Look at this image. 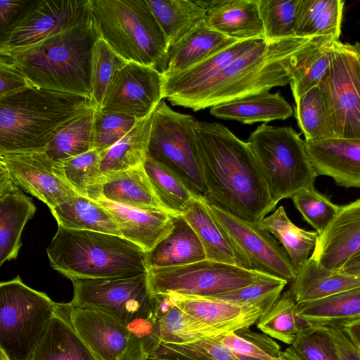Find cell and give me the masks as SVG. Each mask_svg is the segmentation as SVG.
Returning <instances> with one entry per match:
<instances>
[{
	"label": "cell",
	"mask_w": 360,
	"mask_h": 360,
	"mask_svg": "<svg viewBox=\"0 0 360 360\" xmlns=\"http://www.w3.org/2000/svg\"><path fill=\"white\" fill-rule=\"evenodd\" d=\"M195 133L207 190L205 199L259 226L276 205L248 142L217 122L197 120Z\"/></svg>",
	"instance_id": "cell-1"
},
{
	"label": "cell",
	"mask_w": 360,
	"mask_h": 360,
	"mask_svg": "<svg viewBox=\"0 0 360 360\" xmlns=\"http://www.w3.org/2000/svg\"><path fill=\"white\" fill-rule=\"evenodd\" d=\"M334 40L328 37L297 36L265 39L198 87L168 101L172 105L198 111L285 86L300 60Z\"/></svg>",
	"instance_id": "cell-2"
},
{
	"label": "cell",
	"mask_w": 360,
	"mask_h": 360,
	"mask_svg": "<svg viewBox=\"0 0 360 360\" xmlns=\"http://www.w3.org/2000/svg\"><path fill=\"white\" fill-rule=\"evenodd\" d=\"M93 107L90 97L32 85L0 98V154L44 151Z\"/></svg>",
	"instance_id": "cell-3"
},
{
	"label": "cell",
	"mask_w": 360,
	"mask_h": 360,
	"mask_svg": "<svg viewBox=\"0 0 360 360\" xmlns=\"http://www.w3.org/2000/svg\"><path fill=\"white\" fill-rule=\"evenodd\" d=\"M98 37L90 13L62 32L0 57L13 63L32 85L91 98L92 50Z\"/></svg>",
	"instance_id": "cell-4"
},
{
	"label": "cell",
	"mask_w": 360,
	"mask_h": 360,
	"mask_svg": "<svg viewBox=\"0 0 360 360\" xmlns=\"http://www.w3.org/2000/svg\"><path fill=\"white\" fill-rule=\"evenodd\" d=\"M46 253L51 267L70 280L128 277L149 271L148 252L114 234L58 226Z\"/></svg>",
	"instance_id": "cell-5"
},
{
	"label": "cell",
	"mask_w": 360,
	"mask_h": 360,
	"mask_svg": "<svg viewBox=\"0 0 360 360\" xmlns=\"http://www.w3.org/2000/svg\"><path fill=\"white\" fill-rule=\"evenodd\" d=\"M89 5L99 37L117 54L166 72L169 46L146 0H89Z\"/></svg>",
	"instance_id": "cell-6"
},
{
	"label": "cell",
	"mask_w": 360,
	"mask_h": 360,
	"mask_svg": "<svg viewBox=\"0 0 360 360\" xmlns=\"http://www.w3.org/2000/svg\"><path fill=\"white\" fill-rule=\"evenodd\" d=\"M247 142L275 205L314 186L318 176L304 140L291 127L264 123L250 134Z\"/></svg>",
	"instance_id": "cell-7"
},
{
	"label": "cell",
	"mask_w": 360,
	"mask_h": 360,
	"mask_svg": "<svg viewBox=\"0 0 360 360\" xmlns=\"http://www.w3.org/2000/svg\"><path fill=\"white\" fill-rule=\"evenodd\" d=\"M58 303L19 276L0 284V351L7 360H30Z\"/></svg>",
	"instance_id": "cell-8"
},
{
	"label": "cell",
	"mask_w": 360,
	"mask_h": 360,
	"mask_svg": "<svg viewBox=\"0 0 360 360\" xmlns=\"http://www.w3.org/2000/svg\"><path fill=\"white\" fill-rule=\"evenodd\" d=\"M196 122L192 115L173 110L162 100L153 111L147 157L173 172L194 195L205 198Z\"/></svg>",
	"instance_id": "cell-9"
},
{
	"label": "cell",
	"mask_w": 360,
	"mask_h": 360,
	"mask_svg": "<svg viewBox=\"0 0 360 360\" xmlns=\"http://www.w3.org/2000/svg\"><path fill=\"white\" fill-rule=\"evenodd\" d=\"M272 278L276 277L208 259L179 266L154 268L148 271L153 295L176 293L212 297Z\"/></svg>",
	"instance_id": "cell-10"
},
{
	"label": "cell",
	"mask_w": 360,
	"mask_h": 360,
	"mask_svg": "<svg viewBox=\"0 0 360 360\" xmlns=\"http://www.w3.org/2000/svg\"><path fill=\"white\" fill-rule=\"evenodd\" d=\"M74 307L104 312L127 326L136 319L155 315V300L148 273L120 278L70 280Z\"/></svg>",
	"instance_id": "cell-11"
},
{
	"label": "cell",
	"mask_w": 360,
	"mask_h": 360,
	"mask_svg": "<svg viewBox=\"0 0 360 360\" xmlns=\"http://www.w3.org/2000/svg\"><path fill=\"white\" fill-rule=\"evenodd\" d=\"M335 138L360 141V64L353 44L334 41L329 68L319 84Z\"/></svg>",
	"instance_id": "cell-12"
},
{
	"label": "cell",
	"mask_w": 360,
	"mask_h": 360,
	"mask_svg": "<svg viewBox=\"0 0 360 360\" xmlns=\"http://www.w3.org/2000/svg\"><path fill=\"white\" fill-rule=\"evenodd\" d=\"M90 13L89 0L35 1L6 32L0 56L31 47L78 24Z\"/></svg>",
	"instance_id": "cell-13"
},
{
	"label": "cell",
	"mask_w": 360,
	"mask_h": 360,
	"mask_svg": "<svg viewBox=\"0 0 360 360\" xmlns=\"http://www.w3.org/2000/svg\"><path fill=\"white\" fill-rule=\"evenodd\" d=\"M205 205L247 259L251 270L288 283L295 279L297 272L287 252L269 232L232 215L206 199Z\"/></svg>",
	"instance_id": "cell-14"
},
{
	"label": "cell",
	"mask_w": 360,
	"mask_h": 360,
	"mask_svg": "<svg viewBox=\"0 0 360 360\" xmlns=\"http://www.w3.org/2000/svg\"><path fill=\"white\" fill-rule=\"evenodd\" d=\"M0 163L15 185L50 210L79 195L66 179L62 162L51 158L44 150L0 154Z\"/></svg>",
	"instance_id": "cell-15"
},
{
	"label": "cell",
	"mask_w": 360,
	"mask_h": 360,
	"mask_svg": "<svg viewBox=\"0 0 360 360\" xmlns=\"http://www.w3.org/2000/svg\"><path fill=\"white\" fill-rule=\"evenodd\" d=\"M163 81L154 68L129 62L115 74L99 110L142 119L163 99Z\"/></svg>",
	"instance_id": "cell-16"
},
{
	"label": "cell",
	"mask_w": 360,
	"mask_h": 360,
	"mask_svg": "<svg viewBox=\"0 0 360 360\" xmlns=\"http://www.w3.org/2000/svg\"><path fill=\"white\" fill-rule=\"evenodd\" d=\"M63 304L73 328L98 360H121L129 338L124 325L104 312Z\"/></svg>",
	"instance_id": "cell-17"
},
{
	"label": "cell",
	"mask_w": 360,
	"mask_h": 360,
	"mask_svg": "<svg viewBox=\"0 0 360 360\" xmlns=\"http://www.w3.org/2000/svg\"><path fill=\"white\" fill-rule=\"evenodd\" d=\"M360 252V198L340 210L323 233L319 234L311 257L324 268L340 271Z\"/></svg>",
	"instance_id": "cell-18"
},
{
	"label": "cell",
	"mask_w": 360,
	"mask_h": 360,
	"mask_svg": "<svg viewBox=\"0 0 360 360\" xmlns=\"http://www.w3.org/2000/svg\"><path fill=\"white\" fill-rule=\"evenodd\" d=\"M165 295L182 311L222 334L250 328L264 314L259 307L240 305L214 297Z\"/></svg>",
	"instance_id": "cell-19"
},
{
	"label": "cell",
	"mask_w": 360,
	"mask_h": 360,
	"mask_svg": "<svg viewBox=\"0 0 360 360\" xmlns=\"http://www.w3.org/2000/svg\"><path fill=\"white\" fill-rule=\"evenodd\" d=\"M36 210L32 199L15 184L0 163V266L18 257L23 229Z\"/></svg>",
	"instance_id": "cell-20"
},
{
	"label": "cell",
	"mask_w": 360,
	"mask_h": 360,
	"mask_svg": "<svg viewBox=\"0 0 360 360\" xmlns=\"http://www.w3.org/2000/svg\"><path fill=\"white\" fill-rule=\"evenodd\" d=\"M317 176L331 177L345 188H360V141L331 138L305 141Z\"/></svg>",
	"instance_id": "cell-21"
},
{
	"label": "cell",
	"mask_w": 360,
	"mask_h": 360,
	"mask_svg": "<svg viewBox=\"0 0 360 360\" xmlns=\"http://www.w3.org/2000/svg\"><path fill=\"white\" fill-rule=\"evenodd\" d=\"M112 216L121 236L150 252L174 227V214L164 210H147L100 200Z\"/></svg>",
	"instance_id": "cell-22"
},
{
	"label": "cell",
	"mask_w": 360,
	"mask_h": 360,
	"mask_svg": "<svg viewBox=\"0 0 360 360\" xmlns=\"http://www.w3.org/2000/svg\"><path fill=\"white\" fill-rule=\"evenodd\" d=\"M205 22L238 41L265 38L258 0L210 1Z\"/></svg>",
	"instance_id": "cell-23"
},
{
	"label": "cell",
	"mask_w": 360,
	"mask_h": 360,
	"mask_svg": "<svg viewBox=\"0 0 360 360\" xmlns=\"http://www.w3.org/2000/svg\"><path fill=\"white\" fill-rule=\"evenodd\" d=\"M184 217L200 240L206 259L251 270L250 264L236 248L226 231L208 212L205 198L195 197Z\"/></svg>",
	"instance_id": "cell-24"
},
{
	"label": "cell",
	"mask_w": 360,
	"mask_h": 360,
	"mask_svg": "<svg viewBox=\"0 0 360 360\" xmlns=\"http://www.w3.org/2000/svg\"><path fill=\"white\" fill-rule=\"evenodd\" d=\"M265 39L239 41L183 72L163 76V98L169 100L198 87Z\"/></svg>",
	"instance_id": "cell-25"
},
{
	"label": "cell",
	"mask_w": 360,
	"mask_h": 360,
	"mask_svg": "<svg viewBox=\"0 0 360 360\" xmlns=\"http://www.w3.org/2000/svg\"><path fill=\"white\" fill-rule=\"evenodd\" d=\"M30 360H98L73 328L63 303Z\"/></svg>",
	"instance_id": "cell-26"
},
{
	"label": "cell",
	"mask_w": 360,
	"mask_h": 360,
	"mask_svg": "<svg viewBox=\"0 0 360 360\" xmlns=\"http://www.w3.org/2000/svg\"><path fill=\"white\" fill-rule=\"evenodd\" d=\"M206 259L202 245L184 215H176L172 231L148 252L149 269L174 267Z\"/></svg>",
	"instance_id": "cell-27"
},
{
	"label": "cell",
	"mask_w": 360,
	"mask_h": 360,
	"mask_svg": "<svg viewBox=\"0 0 360 360\" xmlns=\"http://www.w3.org/2000/svg\"><path fill=\"white\" fill-rule=\"evenodd\" d=\"M359 286L360 277L327 269L310 257L297 272L288 290L297 303H302Z\"/></svg>",
	"instance_id": "cell-28"
},
{
	"label": "cell",
	"mask_w": 360,
	"mask_h": 360,
	"mask_svg": "<svg viewBox=\"0 0 360 360\" xmlns=\"http://www.w3.org/2000/svg\"><path fill=\"white\" fill-rule=\"evenodd\" d=\"M239 41L201 23L169 49V64L164 77L183 72Z\"/></svg>",
	"instance_id": "cell-29"
},
{
	"label": "cell",
	"mask_w": 360,
	"mask_h": 360,
	"mask_svg": "<svg viewBox=\"0 0 360 360\" xmlns=\"http://www.w3.org/2000/svg\"><path fill=\"white\" fill-rule=\"evenodd\" d=\"M210 112L217 118L252 124L286 120L292 115L293 110L280 93L264 91L214 105Z\"/></svg>",
	"instance_id": "cell-30"
},
{
	"label": "cell",
	"mask_w": 360,
	"mask_h": 360,
	"mask_svg": "<svg viewBox=\"0 0 360 360\" xmlns=\"http://www.w3.org/2000/svg\"><path fill=\"white\" fill-rule=\"evenodd\" d=\"M101 200L142 210L168 212L157 197L143 165L106 175Z\"/></svg>",
	"instance_id": "cell-31"
},
{
	"label": "cell",
	"mask_w": 360,
	"mask_h": 360,
	"mask_svg": "<svg viewBox=\"0 0 360 360\" xmlns=\"http://www.w3.org/2000/svg\"><path fill=\"white\" fill-rule=\"evenodd\" d=\"M169 49L205 22L210 1L146 0Z\"/></svg>",
	"instance_id": "cell-32"
},
{
	"label": "cell",
	"mask_w": 360,
	"mask_h": 360,
	"mask_svg": "<svg viewBox=\"0 0 360 360\" xmlns=\"http://www.w3.org/2000/svg\"><path fill=\"white\" fill-rule=\"evenodd\" d=\"M297 313L312 326L342 328L360 319V286L318 300L297 303Z\"/></svg>",
	"instance_id": "cell-33"
},
{
	"label": "cell",
	"mask_w": 360,
	"mask_h": 360,
	"mask_svg": "<svg viewBox=\"0 0 360 360\" xmlns=\"http://www.w3.org/2000/svg\"><path fill=\"white\" fill-rule=\"evenodd\" d=\"M51 212L58 226L74 230L97 231L121 236L112 214L98 201L77 195Z\"/></svg>",
	"instance_id": "cell-34"
},
{
	"label": "cell",
	"mask_w": 360,
	"mask_h": 360,
	"mask_svg": "<svg viewBox=\"0 0 360 360\" xmlns=\"http://www.w3.org/2000/svg\"><path fill=\"white\" fill-rule=\"evenodd\" d=\"M344 4L342 0H299L295 36L328 37L339 40Z\"/></svg>",
	"instance_id": "cell-35"
},
{
	"label": "cell",
	"mask_w": 360,
	"mask_h": 360,
	"mask_svg": "<svg viewBox=\"0 0 360 360\" xmlns=\"http://www.w3.org/2000/svg\"><path fill=\"white\" fill-rule=\"evenodd\" d=\"M153 112L141 119L109 149L103 151L101 168L105 175L142 165L147 157Z\"/></svg>",
	"instance_id": "cell-36"
},
{
	"label": "cell",
	"mask_w": 360,
	"mask_h": 360,
	"mask_svg": "<svg viewBox=\"0 0 360 360\" xmlns=\"http://www.w3.org/2000/svg\"><path fill=\"white\" fill-rule=\"evenodd\" d=\"M259 226L279 240L296 272L310 257L319 236L316 231H306L295 225L283 206L265 217Z\"/></svg>",
	"instance_id": "cell-37"
},
{
	"label": "cell",
	"mask_w": 360,
	"mask_h": 360,
	"mask_svg": "<svg viewBox=\"0 0 360 360\" xmlns=\"http://www.w3.org/2000/svg\"><path fill=\"white\" fill-rule=\"evenodd\" d=\"M295 101V117L305 141L335 138L328 105L319 86Z\"/></svg>",
	"instance_id": "cell-38"
},
{
	"label": "cell",
	"mask_w": 360,
	"mask_h": 360,
	"mask_svg": "<svg viewBox=\"0 0 360 360\" xmlns=\"http://www.w3.org/2000/svg\"><path fill=\"white\" fill-rule=\"evenodd\" d=\"M96 108H90L61 130L45 149L53 160L63 162L94 149Z\"/></svg>",
	"instance_id": "cell-39"
},
{
	"label": "cell",
	"mask_w": 360,
	"mask_h": 360,
	"mask_svg": "<svg viewBox=\"0 0 360 360\" xmlns=\"http://www.w3.org/2000/svg\"><path fill=\"white\" fill-rule=\"evenodd\" d=\"M310 326L299 316L297 302L289 290L257 322V328L264 334L291 345L300 330Z\"/></svg>",
	"instance_id": "cell-40"
},
{
	"label": "cell",
	"mask_w": 360,
	"mask_h": 360,
	"mask_svg": "<svg viewBox=\"0 0 360 360\" xmlns=\"http://www.w3.org/2000/svg\"><path fill=\"white\" fill-rule=\"evenodd\" d=\"M103 151L92 149L62 162L66 179L76 193L99 200L106 179L101 168Z\"/></svg>",
	"instance_id": "cell-41"
},
{
	"label": "cell",
	"mask_w": 360,
	"mask_h": 360,
	"mask_svg": "<svg viewBox=\"0 0 360 360\" xmlns=\"http://www.w3.org/2000/svg\"><path fill=\"white\" fill-rule=\"evenodd\" d=\"M157 331L160 343L165 344L191 343L222 334L191 316L171 300L165 312L158 318Z\"/></svg>",
	"instance_id": "cell-42"
},
{
	"label": "cell",
	"mask_w": 360,
	"mask_h": 360,
	"mask_svg": "<svg viewBox=\"0 0 360 360\" xmlns=\"http://www.w3.org/2000/svg\"><path fill=\"white\" fill-rule=\"evenodd\" d=\"M143 168L153 190L165 208L184 215L196 197L173 172L146 157Z\"/></svg>",
	"instance_id": "cell-43"
},
{
	"label": "cell",
	"mask_w": 360,
	"mask_h": 360,
	"mask_svg": "<svg viewBox=\"0 0 360 360\" xmlns=\"http://www.w3.org/2000/svg\"><path fill=\"white\" fill-rule=\"evenodd\" d=\"M146 360H240L218 336L186 344L160 342Z\"/></svg>",
	"instance_id": "cell-44"
},
{
	"label": "cell",
	"mask_w": 360,
	"mask_h": 360,
	"mask_svg": "<svg viewBox=\"0 0 360 360\" xmlns=\"http://www.w3.org/2000/svg\"><path fill=\"white\" fill-rule=\"evenodd\" d=\"M218 338L240 360H279L282 353L271 338L250 328L223 333Z\"/></svg>",
	"instance_id": "cell-45"
},
{
	"label": "cell",
	"mask_w": 360,
	"mask_h": 360,
	"mask_svg": "<svg viewBox=\"0 0 360 360\" xmlns=\"http://www.w3.org/2000/svg\"><path fill=\"white\" fill-rule=\"evenodd\" d=\"M127 63L103 38L98 37L92 50L91 70V99L93 107L96 110L101 108L115 74Z\"/></svg>",
	"instance_id": "cell-46"
},
{
	"label": "cell",
	"mask_w": 360,
	"mask_h": 360,
	"mask_svg": "<svg viewBox=\"0 0 360 360\" xmlns=\"http://www.w3.org/2000/svg\"><path fill=\"white\" fill-rule=\"evenodd\" d=\"M335 41L307 53L297 63L289 83L295 101L319 85L330 66Z\"/></svg>",
	"instance_id": "cell-47"
},
{
	"label": "cell",
	"mask_w": 360,
	"mask_h": 360,
	"mask_svg": "<svg viewBox=\"0 0 360 360\" xmlns=\"http://www.w3.org/2000/svg\"><path fill=\"white\" fill-rule=\"evenodd\" d=\"M298 2L299 0H258L266 39L295 37Z\"/></svg>",
	"instance_id": "cell-48"
},
{
	"label": "cell",
	"mask_w": 360,
	"mask_h": 360,
	"mask_svg": "<svg viewBox=\"0 0 360 360\" xmlns=\"http://www.w3.org/2000/svg\"><path fill=\"white\" fill-rule=\"evenodd\" d=\"M291 199L304 220L318 234L323 233L328 226L340 207L314 186L300 191Z\"/></svg>",
	"instance_id": "cell-49"
},
{
	"label": "cell",
	"mask_w": 360,
	"mask_h": 360,
	"mask_svg": "<svg viewBox=\"0 0 360 360\" xmlns=\"http://www.w3.org/2000/svg\"><path fill=\"white\" fill-rule=\"evenodd\" d=\"M287 283L285 280L272 278L212 297L240 305L259 307L264 314L280 297Z\"/></svg>",
	"instance_id": "cell-50"
},
{
	"label": "cell",
	"mask_w": 360,
	"mask_h": 360,
	"mask_svg": "<svg viewBox=\"0 0 360 360\" xmlns=\"http://www.w3.org/2000/svg\"><path fill=\"white\" fill-rule=\"evenodd\" d=\"M141 119L120 113L96 110L94 149L105 151L124 137Z\"/></svg>",
	"instance_id": "cell-51"
},
{
	"label": "cell",
	"mask_w": 360,
	"mask_h": 360,
	"mask_svg": "<svg viewBox=\"0 0 360 360\" xmlns=\"http://www.w3.org/2000/svg\"><path fill=\"white\" fill-rule=\"evenodd\" d=\"M155 315L140 318L126 327L129 332L128 347L121 360H146L160 344Z\"/></svg>",
	"instance_id": "cell-52"
},
{
	"label": "cell",
	"mask_w": 360,
	"mask_h": 360,
	"mask_svg": "<svg viewBox=\"0 0 360 360\" xmlns=\"http://www.w3.org/2000/svg\"><path fill=\"white\" fill-rule=\"evenodd\" d=\"M292 346L305 360H340L333 342L321 326L301 329Z\"/></svg>",
	"instance_id": "cell-53"
},
{
	"label": "cell",
	"mask_w": 360,
	"mask_h": 360,
	"mask_svg": "<svg viewBox=\"0 0 360 360\" xmlns=\"http://www.w3.org/2000/svg\"><path fill=\"white\" fill-rule=\"evenodd\" d=\"M32 85L13 63L0 57V98Z\"/></svg>",
	"instance_id": "cell-54"
},
{
	"label": "cell",
	"mask_w": 360,
	"mask_h": 360,
	"mask_svg": "<svg viewBox=\"0 0 360 360\" xmlns=\"http://www.w3.org/2000/svg\"><path fill=\"white\" fill-rule=\"evenodd\" d=\"M321 327L333 342L340 360H360V349L349 340L342 328Z\"/></svg>",
	"instance_id": "cell-55"
},
{
	"label": "cell",
	"mask_w": 360,
	"mask_h": 360,
	"mask_svg": "<svg viewBox=\"0 0 360 360\" xmlns=\"http://www.w3.org/2000/svg\"><path fill=\"white\" fill-rule=\"evenodd\" d=\"M28 1L22 0H1L0 1V28L1 32L6 31L14 16L23 8L26 7Z\"/></svg>",
	"instance_id": "cell-56"
},
{
	"label": "cell",
	"mask_w": 360,
	"mask_h": 360,
	"mask_svg": "<svg viewBox=\"0 0 360 360\" xmlns=\"http://www.w3.org/2000/svg\"><path fill=\"white\" fill-rule=\"evenodd\" d=\"M342 329L349 340L360 349V319L347 324Z\"/></svg>",
	"instance_id": "cell-57"
},
{
	"label": "cell",
	"mask_w": 360,
	"mask_h": 360,
	"mask_svg": "<svg viewBox=\"0 0 360 360\" xmlns=\"http://www.w3.org/2000/svg\"><path fill=\"white\" fill-rule=\"evenodd\" d=\"M340 271L360 277V252L349 259Z\"/></svg>",
	"instance_id": "cell-58"
},
{
	"label": "cell",
	"mask_w": 360,
	"mask_h": 360,
	"mask_svg": "<svg viewBox=\"0 0 360 360\" xmlns=\"http://www.w3.org/2000/svg\"><path fill=\"white\" fill-rule=\"evenodd\" d=\"M279 360H305L303 359L291 345L285 351L282 352Z\"/></svg>",
	"instance_id": "cell-59"
},
{
	"label": "cell",
	"mask_w": 360,
	"mask_h": 360,
	"mask_svg": "<svg viewBox=\"0 0 360 360\" xmlns=\"http://www.w3.org/2000/svg\"><path fill=\"white\" fill-rule=\"evenodd\" d=\"M353 47H354V51L356 53V55L357 56L359 63L360 64V43L356 42V43L354 44Z\"/></svg>",
	"instance_id": "cell-60"
},
{
	"label": "cell",
	"mask_w": 360,
	"mask_h": 360,
	"mask_svg": "<svg viewBox=\"0 0 360 360\" xmlns=\"http://www.w3.org/2000/svg\"><path fill=\"white\" fill-rule=\"evenodd\" d=\"M0 360H7V359H6V357L2 354H1V359H0Z\"/></svg>",
	"instance_id": "cell-61"
}]
</instances>
